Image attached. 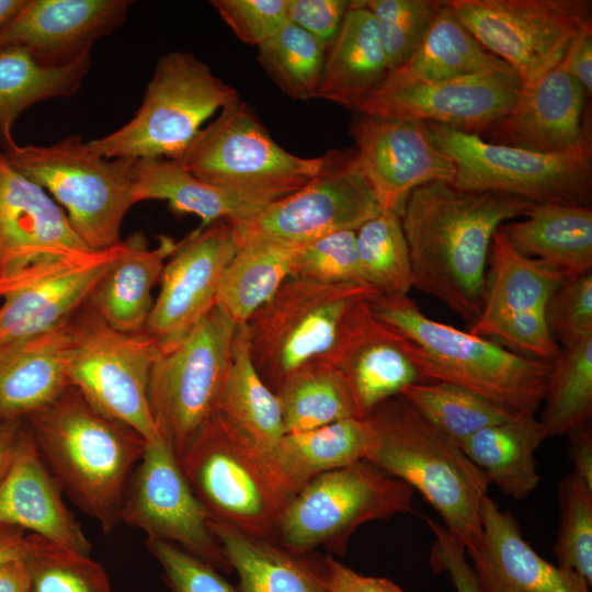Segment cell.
Wrapping results in <instances>:
<instances>
[{
    "instance_id": "1",
    "label": "cell",
    "mask_w": 592,
    "mask_h": 592,
    "mask_svg": "<svg viewBox=\"0 0 592 592\" xmlns=\"http://www.w3.org/2000/svg\"><path fill=\"white\" fill-rule=\"evenodd\" d=\"M534 204L502 193L462 190L446 181L414 189L400 216L412 287L473 325L483 305L494 231Z\"/></svg>"
},
{
    "instance_id": "2",
    "label": "cell",
    "mask_w": 592,
    "mask_h": 592,
    "mask_svg": "<svg viewBox=\"0 0 592 592\" xmlns=\"http://www.w3.org/2000/svg\"><path fill=\"white\" fill-rule=\"evenodd\" d=\"M25 419L61 490L104 533L112 532L121 523L132 473L147 442L99 411L71 385Z\"/></svg>"
},
{
    "instance_id": "3",
    "label": "cell",
    "mask_w": 592,
    "mask_h": 592,
    "mask_svg": "<svg viewBox=\"0 0 592 592\" xmlns=\"http://www.w3.org/2000/svg\"><path fill=\"white\" fill-rule=\"evenodd\" d=\"M365 419L371 432L365 460L420 492L465 550L476 545L490 482L462 446L402 396L384 401Z\"/></svg>"
},
{
    "instance_id": "4",
    "label": "cell",
    "mask_w": 592,
    "mask_h": 592,
    "mask_svg": "<svg viewBox=\"0 0 592 592\" xmlns=\"http://www.w3.org/2000/svg\"><path fill=\"white\" fill-rule=\"evenodd\" d=\"M371 309L411 343L425 382L462 386L511 413L535 414L543 403L553 361L429 318L408 296L376 295Z\"/></svg>"
},
{
    "instance_id": "5",
    "label": "cell",
    "mask_w": 592,
    "mask_h": 592,
    "mask_svg": "<svg viewBox=\"0 0 592 592\" xmlns=\"http://www.w3.org/2000/svg\"><path fill=\"white\" fill-rule=\"evenodd\" d=\"M378 295L362 283L320 284L287 278L244 323L251 361L274 392L294 371L333 362Z\"/></svg>"
},
{
    "instance_id": "6",
    "label": "cell",
    "mask_w": 592,
    "mask_h": 592,
    "mask_svg": "<svg viewBox=\"0 0 592 592\" xmlns=\"http://www.w3.org/2000/svg\"><path fill=\"white\" fill-rule=\"evenodd\" d=\"M208 516L260 538L276 540L293 494L264 456L215 412L179 458Z\"/></svg>"
},
{
    "instance_id": "7",
    "label": "cell",
    "mask_w": 592,
    "mask_h": 592,
    "mask_svg": "<svg viewBox=\"0 0 592 592\" xmlns=\"http://www.w3.org/2000/svg\"><path fill=\"white\" fill-rule=\"evenodd\" d=\"M238 100L237 91L204 61L190 53L172 52L156 64L135 115L88 145L109 159L178 160L203 124Z\"/></svg>"
},
{
    "instance_id": "8",
    "label": "cell",
    "mask_w": 592,
    "mask_h": 592,
    "mask_svg": "<svg viewBox=\"0 0 592 592\" xmlns=\"http://www.w3.org/2000/svg\"><path fill=\"white\" fill-rule=\"evenodd\" d=\"M3 153L65 210L90 249L102 251L121 242L124 217L136 204L135 160L102 157L80 135L48 146L14 144Z\"/></svg>"
},
{
    "instance_id": "9",
    "label": "cell",
    "mask_w": 592,
    "mask_h": 592,
    "mask_svg": "<svg viewBox=\"0 0 592 592\" xmlns=\"http://www.w3.org/2000/svg\"><path fill=\"white\" fill-rule=\"evenodd\" d=\"M327 160L328 152L304 158L282 148L239 99L202 128L174 161L205 182L269 204L303 187Z\"/></svg>"
},
{
    "instance_id": "10",
    "label": "cell",
    "mask_w": 592,
    "mask_h": 592,
    "mask_svg": "<svg viewBox=\"0 0 592 592\" xmlns=\"http://www.w3.org/2000/svg\"><path fill=\"white\" fill-rule=\"evenodd\" d=\"M68 384L147 443L160 442L148 396L157 342L146 331L126 333L109 327L84 305L68 321Z\"/></svg>"
},
{
    "instance_id": "11",
    "label": "cell",
    "mask_w": 592,
    "mask_h": 592,
    "mask_svg": "<svg viewBox=\"0 0 592 592\" xmlns=\"http://www.w3.org/2000/svg\"><path fill=\"white\" fill-rule=\"evenodd\" d=\"M414 490L363 459L310 479L288 502L276 540L311 551L318 546L342 556L364 523L412 510Z\"/></svg>"
},
{
    "instance_id": "12",
    "label": "cell",
    "mask_w": 592,
    "mask_h": 592,
    "mask_svg": "<svg viewBox=\"0 0 592 592\" xmlns=\"http://www.w3.org/2000/svg\"><path fill=\"white\" fill-rule=\"evenodd\" d=\"M237 325L216 306L152 365L148 396L162 440L178 459L216 412L227 377Z\"/></svg>"
},
{
    "instance_id": "13",
    "label": "cell",
    "mask_w": 592,
    "mask_h": 592,
    "mask_svg": "<svg viewBox=\"0 0 592 592\" xmlns=\"http://www.w3.org/2000/svg\"><path fill=\"white\" fill-rule=\"evenodd\" d=\"M437 147L451 158L458 189L516 196L535 204L591 206V155H544L490 144L480 136L425 122Z\"/></svg>"
},
{
    "instance_id": "14",
    "label": "cell",
    "mask_w": 592,
    "mask_h": 592,
    "mask_svg": "<svg viewBox=\"0 0 592 592\" xmlns=\"http://www.w3.org/2000/svg\"><path fill=\"white\" fill-rule=\"evenodd\" d=\"M469 33L530 86L592 29L591 0H448Z\"/></svg>"
},
{
    "instance_id": "15",
    "label": "cell",
    "mask_w": 592,
    "mask_h": 592,
    "mask_svg": "<svg viewBox=\"0 0 592 592\" xmlns=\"http://www.w3.org/2000/svg\"><path fill=\"white\" fill-rule=\"evenodd\" d=\"M379 213L350 149L328 152L325 168L299 190L229 221L236 246L252 239L304 243L335 231H355Z\"/></svg>"
},
{
    "instance_id": "16",
    "label": "cell",
    "mask_w": 592,
    "mask_h": 592,
    "mask_svg": "<svg viewBox=\"0 0 592 592\" xmlns=\"http://www.w3.org/2000/svg\"><path fill=\"white\" fill-rule=\"evenodd\" d=\"M488 262L482 309L469 332L516 353L554 361L561 348L549 331L546 314L566 276L516 251L502 225L492 236Z\"/></svg>"
},
{
    "instance_id": "17",
    "label": "cell",
    "mask_w": 592,
    "mask_h": 592,
    "mask_svg": "<svg viewBox=\"0 0 592 592\" xmlns=\"http://www.w3.org/2000/svg\"><path fill=\"white\" fill-rule=\"evenodd\" d=\"M207 519L172 447L164 440L147 443L129 480L121 522L143 530L149 538L181 546L216 570L228 573L232 569Z\"/></svg>"
},
{
    "instance_id": "18",
    "label": "cell",
    "mask_w": 592,
    "mask_h": 592,
    "mask_svg": "<svg viewBox=\"0 0 592 592\" xmlns=\"http://www.w3.org/2000/svg\"><path fill=\"white\" fill-rule=\"evenodd\" d=\"M350 133L357 166L380 210L401 216L414 189L454 179V163L434 143L425 122L355 113Z\"/></svg>"
},
{
    "instance_id": "19",
    "label": "cell",
    "mask_w": 592,
    "mask_h": 592,
    "mask_svg": "<svg viewBox=\"0 0 592 592\" xmlns=\"http://www.w3.org/2000/svg\"><path fill=\"white\" fill-rule=\"evenodd\" d=\"M237 246L228 219L197 228L168 258L146 332L166 352L215 307L224 270Z\"/></svg>"
},
{
    "instance_id": "20",
    "label": "cell",
    "mask_w": 592,
    "mask_h": 592,
    "mask_svg": "<svg viewBox=\"0 0 592 592\" xmlns=\"http://www.w3.org/2000/svg\"><path fill=\"white\" fill-rule=\"evenodd\" d=\"M96 252L79 237L54 198L12 166L0 149V281Z\"/></svg>"
},
{
    "instance_id": "21",
    "label": "cell",
    "mask_w": 592,
    "mask_h": 592,
    "mask_svg": "<svg viewBox=\"0 0 592 592\" xmlns=\"http://www.w3.org/2000/svg\"><path fill=\"white\" fill-rule=\"evenodd\" d=\"M521 88L514 72L418 82L374 93L355 113L434 122L480 136L512 109Z\"/></svg>"
},
{
    "instance_id": "22",
    "label": "cell",
    "mask_w": 592,
    "mask_h": 592,
    "mask_svg": "<svg viewBox=\"0 0 592 592\" xmlns=\"http://www.w3.org/2000/svg\"><path fill=\"white\" fill-rule=\"evenodd\" d=\"M121 242L86 259L46 263L0 281V344L65 326L87 303Z\"/></svg>"
},
{
    "instance_id": "23",
    "label": "cell",
    "mask_w": 592,
    "mask_h": 592,
    "mask_svg": "<svg viewBox=\"0 0 592 592\" xmlns=\"http://www.w3.org/2000/svg\"><path fill=\"white\" fill-rule=\"evenodd\" d=\"M587 92L559 67L530 86H522L512 109L480 137L544 155H591L584 122Z\"/></svg>"
},
{
    "instance_id": "24",
    "label": "cell",
    "mask_w": 592,
    "mask_h": 592,
    "mask_svg": "<svg viewBox=\"0 0 592 592\" xmlns=\"http://www.w3.org/2000/svg\"><path fill=\"white\" fill-rule=\"evenodd\" d=\"M128 0H25L0 30V50L22 48L39 65L62 67L127 19Z\"/></svg>"
},
{
    "instance_id": "25",
    "label": "cell",
    "mask_w": 592,
    "mask_h": 592,
    "mask_svg": "<svg viewBox=\"0 0 592 592\" xmlns=\"http://www.w3.org/2000/svg\"><path fill=\"white\" fill-rule=\"evenodd\" d=\"M482 535L466 549L483 592H590L582 577L544 559L525 540L510 511L487 497Z\"/></svg>"
},
{
    "instance_id": "26",
    "label": "cell",
    "mask_w": 592,
    "mask_h": 592,
    "mask_svg": "<svg viewBox=\"0 0 592 592\" xmlns=\"http://www.w3.org/2000/svg\"><path fill=\"white\" fill-rule=\"evenodd\" d=\"M332 363L346 378L362 419L384 401L400 396L409 385L425 383L411 343L378 320L372 309Z\"/></svg>"
},
{
    "instance_id": "27",
    "label": "cell",
    "mask_w": 592,
    "mask_h": 592,
    "mask_svg": "<svg viewBox=\"0 0 592 592\" xmlns=\"http://www.w3.org/2000/svg\"><path fill=\"white\" fill-rule=\"evenodd\" d=\"M0 524L90 555L91 543L66 506L61 488L43 462L32 433L0 482Z\"/></svg>"
},
{
    "instance_id": "28",
    "label": "cell",
    "mask_w": 592,
    "mask_h": 592,
    "mask_svg": "<svg viewBox=\"0 0 592 592\" xmlns=\"http://www.w3.org/2000/svg\"><path fill=\"white\" fill-rule=\"evenodd\" d=\"M177 246L167 236H161L153 249L147 247L140 235L122 241L84 306L117 331L145 332L155 300L151 291L160 282L164 264Z\"/></svg>"
},
{
    "instance_id": "29",
    "label": "cell",
    "mask_w": 592,
    "mask_h": 592,
    "mask_svg": "<svg viewBox=\"0 0 592 592\" xmlns=\"http://www.w3.org/2000/svg\"><path fill=\"white\" fill-rule=\"evenodd\" d=\"M207 522L239 577V592H328L327 556L291 549L210 516Z\"/></svg>"
},
{
    "instance_id": "30",
    "label": "cell",
    "mask_w": 592,
    "mask_h": 592,
    "mask_svg": "<svg viewBox=\"0 0 592 592\" xmlns=\"http://www.w3.org/2000/svg\"><path fill=\"white\" fill-rule=\"evenodd\" d=\"M389 66L377 22L357 0L327 50L317 98L353 112L382 86Z\"/></svg>"
},
{
    "instance_id": "31",
    "label": "cell",
    "mask_w": 592,
    "mask_h": 592,
    "mask_svg": "<svg viewBox=\"0 0 592 592\" xmlns=\"http://www.w3.org/2000/svg\"><path fill=\"white\" fill-rule=\"evenodd\" d=\"M68 322L50 332L0 344V412L26 417L69 384L65 364Z\"/></svg>"
},
{
    "instance_id": "32",
    "label": "cell",
    "mask_w": 592,
    "mask_h": 592,
    "mask_svg": "<svg viewBox=\"0 0 592 592\" xmlns=\"http://www.w3.org/2000/svg\"><path fill=\"white\" fill-rule=\"evenodd\" d=\"M488 72L514 71L469 33L447 0L417 50L387 73L375 93Z\"/></svg>"
},
{
    "instance_id": "33",
    "label": "cell",
    "mask_w": 592,
    "mask_h": 592,
    "mask_svg": "<svg viewBox=\"0 0 592 592\" xmlns=\"http://www.w3.org/2000/svg\"><path fill=\"white\" fill-rule=\"evenodd\" d=\"M522 220L502 224L512 247L540 260L566 277L592 271V208L534 204Z\"/></svg>"
},
{
    "instance_id": "34",
    "label": "cell",
    "mask_w": 592,
    "mask_h": 592,
    "mask_svg": "<svg viewBox=\"0 0 592 592\" xmlns=\"http://www.w3.org/2000/svg\"><path fill=\"white\" fill-rule=\"evenodd\" d=\"M216 412L247 439L273 468L275 449L286 432L277 396L261 379L251 361L244 323L236 329L231 363Z\"/></svg>"
},
{
    "instance_id": "35",
    "label": "cell",
    "mask_w": 592,
    "mask_h": 592,
    "mask_svg": "<svg viewBox=\"0 0 592 592\" xmlns=\"http://www.w3.org/2000/svg\"><path fill=\"white\" fill-rule=\"evenodd\" d=\"M544 440L539 419L534 413H517L478 430L460 446L490 483L522 500L540 482L535 453Z\"/></svg>"
},
{
    "instance_id": "36",
    "label": "cell",
    "mask_w": 592,
    "mask_h": 592,
    "mask_svg": "<svg viewBox=\"0 0 592 592\" xmlns=\"http://www.w3.org/2000/svg\"><path fill=\"white\" fill-rule=\"evenodd\" d=\"M133 195L135 203L160 200L177 215H195L202 220L200 228L247 218L267 205L205 182L169 159L135 160Z\"/></svg>"
},
{
    "instance_id": "37",
    "label": "cell",
    "mask_w": 592,
    "mask_h": 592,
    "mask_svg": "<svg viewBox=\"0 0 592 592\" xmlns=\"http://www.w3.org/2000/svg\"><path fill=\"white\" fill-rule=\"evenodd\" d=\"M366 419L350 418L312 430L285 433L273 468L293 497L314 477L363 460L369 446Z\"/></svg>"
},
{
    "instance_id": "38",
    "label": "cell",
    "mask_w": 592,
    "mask_h": 592,
    "mask_svg": "<svg viewBox=\"0 0 592 592\" xmlns=\"http://www.w3.org/2000/svg\"><path fill=\"white\" fill-rule=\"evenodd\" d=\"M298 246L271 239L237 244L224 270L215 306L237 326L246 323L292 276Z\"/></svg>"
},
{
    "instance_id": "39",
    "label": "cell",
    "mask_w": 592,
    "mask_h": 592,
    "mask_svg": "<svg viewBox=\"0 0 592 592\" xmlns=\"http://www.w3.org/2000/svg\"><path fill=\"white\" fill-rule=\"evenodd\" d=\"M91 53L62 67H45L22 48L0 50V149L16 141L12 130L19 116L46 100L75 94L90 70Z\"/></svg>"
},
{
    "instance_id": "40",
    "label": "cell",
    "mask_w": 592,
    "mask_h": 592,
    "mask_svg": "<svg viewBox=\"0 0 592 592\" xmlns=\"http://www.w3.org/2000/svg\"><path fill=\"white\" fill-rule=\"evenodd\" d=\"M286 433L360 418L351 387L331 362L319 360L291 373L275 391Z\"/></svg>"
},
{
    "instance_id": "41",
    "label": "cell",
    "mask_w": 592,
    "mask_h": 592,
    "mask_svg": "<svg viewBox=\"0 0 592 592\" xmlns=\"http://www.w3.org/2000/svg\"><path fill=\"white\" fill-rule=\"evenodd\" d=\"M539 422L545 439L590 425L592 417V337L561 348L553 361Z\"/></svg>"
},
{
    "instance_id": "42",
    "label": "cell",
    "mask_w": 592,
    "mask_h": 592,
    "mask_svg": "<svg viewBox=\"0 0 592 592\" xmlns=\"http://www.w3.org/2000/svg\"><path fill=\"white\" fill-rule=\"evenodd\" d=\"M355 247L365 285L382 296H407L412 276L400 215L380 210L355 230Z\"/></svg>"
},
{
    "instance_id": "43",
    "label": "cell",
    "mask_w": 592,
    "mask_h": 592,
    "mask_svg": "<svg viewBox=\"0 0 592 592\" xmlns=\"http://www.w3.org/2000/svg\"><path fill=\"white\" fill-rule=\"evenodd\" d=\"M432 425L462 445L478 430L513 414L455 384L425 382L409 385L401 395Z\"/></svg>"
},
{
    "instance_id": "44",
    "label": "cell",
    "mask_w": 592,
    "mask_h": 592,
    "mask_svg": "<svg viewBox=\"0 0 592 592\" xmlns=\"http://www.w3.org/2000/svg\"><path fill=\"white\" fill-rule=\"evenodd\" d=\"M258 60L271 80L292 99H316L327 50L309 33L288 22L258 46Z\"/></svg>"
},
{
    "instance_id": "45",
    "label": "cell",
    "mask_w": 592,
    "mask_h": 592,
    "mask_svg": "<svg viewBox=\"0 0 592 592\" xmlns=\"http://www.w3.org/2000/svg\"><path fill=\"white\" fill-rule=\"evenodd\" d=\"M30 592H112L101 563L41 536L27 535Z\"/></svg>"
},
{
    "instance_id": "46",
    "label": "cell",
    "mask_w": 592,
    "mask_h": 592,
    "mask_svg": "<svg viewBox=\"0 0 592 592\" xmlns=\"http://www.w3.org/2000/svg\"><path fill=\"white\" fill-rule=\"evenodd\" d=\"M559 530L553 551L557 566L592 584V488L573 473L559 483Z\"/></svg>"
},
{
    "instance_id": "47",
    "label": "cell",
    "mask_w": 592,
    "mask_h": 592,
    "mask_svg": "<svg viewBox=\"0 0 592 592\" xmlns=\"http://www.w3.org/2000/svg\"><path fill=\"white\" fill-rule=\"evenodd\" d=\"M375 18L389 71L417 50L445 0H357Z\"/></svg>"
},
{
    "instance_id": "48",
    "label": "cell",
    "mask_w": 592,
    "mask_h": 592,
    "mask_svg": "<svg viewBox=\"0 0 592 592\" xmlns=\"http://www.w3.org/2000/svg\"><path fill=\"white\" fill-rule=\"evenodd\" d=\"M291 277L320 284H364L356 253L355 231H335L299 243Z\"/></svg>"
},
{
    "instance_id": "49",
    "label": "cell",
    "mask_w": 592,
    "mask_h": 592,
    "mask_svg": "<svg viewBox=\"0 0 592 592\" xmlns=\"http://www.w3.org/2000/svg\"><path fill=\"white\" fill-rule=\"evenodd\" d=\"M547 325L562 348L592 337V271L566 277L547 306Z\"/></svg>"
},
{
    "instance_id": "50",
    "label": "cell",
    "mask_w": 592,
    "mask_h": 592,
    "mask_svg": "<svg viewBox=\"0 0 592 592\" xmlns=\"http://www.w3.org/2000/svg\"><path fill=\"white\" fill-rule=\"evenodd\" d=\"M146 545L162 567L172 592H237L218 570L180 546L149 537Z\"/></svg>"
},
{
    "instance_id": "51",
    "label": "cell",
    "mask_w": 592,
    "mask_h": 592,
    "mask_svg": "<svg viewBox=\"0 0 592 592\" xmlns=\"http://www.w3.org/2000/svg\"><path fill=\"white\" fill-rule=\"evenodd\" d=\"M235 35L243 43L260 46L289 21L287 0H213Z\"/></svg>"
},
{
    "instance_id": "52",
    "label": "cell",
    "mask_w": 592,
    "mask_h": 592,
    "mask_svg": "<svg viewBox=\"0 0 592 592\" xmlns=\"http://www.w3.org/2000/svg\"><path fill=\"white\" fill-rule=\"evenodd\" d=\"M348 0H287L288 21L314 36L328 50L349 11Z\"/></svg>"
},
{
    "instance_id": "53",
    "label": "cell",
    "mask_w": 592,
    "mask_h": 592,
    "mask_svg": "<svg viewBox=\"0 0 592 592\" xmlns=\"http://www.w3.org/2000/svg\"><path fill=\"white\" fill-rule=\"evenodd\" d=\"M434 534L430 551V565L435 572L449 576L456 592H483L476 572L466 559L464 546L444 525L426 519Z\"/></svg>"
},
{
    "instance_id": "54",
    "label": "cell",
    "mask_w": 592,
    "mask_h": 592,
    "mask_svg": "<svg viewBox=\"0 0 592 592\" xmlns=\"http://www.w3.org/2000/svg\"><path fill=\"white\" fill-rule=\"evenodd\" d=\"M329 567L328 592H405L394 581L365 576L327 556Z\"/></svg>"
},
{
    "instance_id": "55",
    "label": "cell",
    "mask_w": 592,
    "mask_h": 592,
    "mask_svg": "<svg viewBox=\"0 0 592 592\" xmlns=\"http://www.w3.org/2000/svg\"><path fill=\"white\" fill-rule=\"evenodd\" d=\"M30 434L25 417L0 412V482Z\"/></svg>"
},
{
    "instance_id": "56",
    "label": "cell",
    "mask_w": 592,
    "mask_h": 592,
    "mask_svg": "<svg viewBox=\"0 0 592 592\" xmlns=\"http://www.w3.org/2000/svg\"><path fill=\"white\" fill-rule=\"evenodd\" d=\"M580 82L589 98L592 94V29L584 31L571 45L558 66Z\"/></svg>"
},
{
    "instance_id": "57",
    "label": "cell",
    "mask_w": 592,
    "mask_h": 592,
    "mask_svg": "<svg viewBox=\"0 0 592 592\" xmlns=\"http://www.w3.org/2000/svg\"><path fill=\"white\" fill-rule=\"evenodd\" d=\"M572 473L592 488V429L581 428L568 434Z\"/></svg>"
},
{
    "instance_id": "58",
    "label": "cell",
    "mask_w": 592,
    "mask_h": 592,
    "mask_svg": "<svg viewBox=\"0 0 592 592\" xmlns=\"http://www.w3.org/2000/svg\"><path fill=\"white\" fill-rule=\"evenodd\" d=\"M31 576L24 557L0 565V592H30Z\"/></svg>"
},
{
    "instance_id": "59",
    "label": "cell",
    "mask_w": 592,
    "mask_h": 592,
    "mask_svg": "<svg viewBox=\"0 0 592 592\" xmlns=\"http://www.w3.org/2000/svg\"><path fill=\"white\" fill-rule=\"evenodd\" d=\"M27 544L24 530L0 524V565L24 557Z\"/></svg>"
},
{
    "instance_id": "60",
    "label": "cell",
    "mask_w": 592,
    "mask_h": 592,
    "mask_svg": "<svg viewBox=\"0 0 592 592\" xmlns=\"http://www.w3.org/2000/svg\"><path fill=\"white\" fill-rule=\"evenodd\" d=\"M25 0H0V30L18 13Z\"/></svg>"
}]
</instances>
